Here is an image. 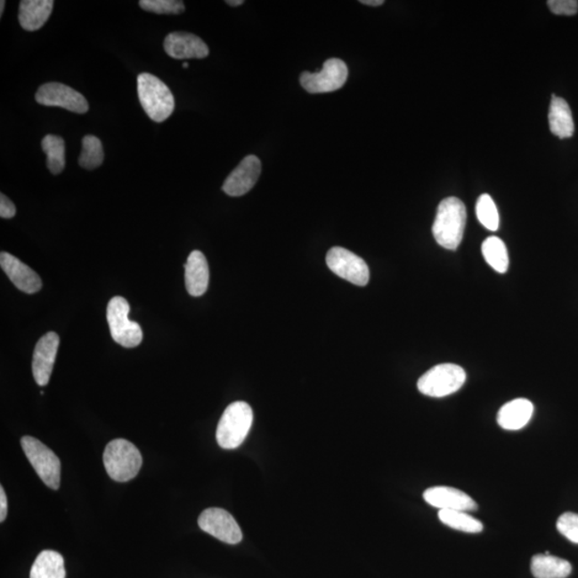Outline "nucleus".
<instances>
[{
    "label": "nucleus",
    "mask_w": 578,
    "mask_h": 578,
    "mask_svg": "<svg viewBox=\"0 0 578 578\" xmlns=\"http://www.w3.org/2000/svg\"><path fill=\"white\" fill-rule=\"evenodd\" d=\"M482 254L487 264L497 273H505L509 267V256L505 242L501 238L492 236L482 245Z\"/></svg>",
    "instance_id": "obj_25"
},
{
    "label": "nucleus",
    "mask_w": 578,
    "mask_h": 578,
    "mask_svg": "<svg viewBox=\"0 0 578 578\" xmlns=\"http://www.w3.org/2000/svg\"><path fill=\"white\" fill-rule=\"evenodd\" d=\"M424 501L432 507L440 510L475 511L478 509L476 502L466 494L454 487L434 486L429 487L423 494Z\"/></svg>",
    "instance_id": "obj_14"
},
{
    "label": "nucleus",
    "mask_w": 578,
    "mask_h": 578,
    "mask_svg": "<svg viewBox=\"0 0 578 578\" xmlns=\"http://www.w3.org/2000/svg\"><path fill=\"white\" fill-rule=\"evenodd\" d=\"M4 4H6V2H4V0H2V2H0V15H3L4 13Z\"/></svg>",
    "instance_id": "obj_35"
},
{
    "label": "nucleus",
    "mask_w": 578,
    "mask_h": 578,
    "mask_svg": "<svg viewBox=\"0 0 578 578\" xmlns=\"http://www.w3.org/2000/svg\"><path fill=\"white\" fill-rule=\"evenodd\" d=\"M140 7L157 14H180L185 9L183 2L180 0H141Z\"/></svg>",
    "instance_id": "obj_28"
},
{
    "label": "nucleus",
    "mask_w": 578,
    "mask_h": 578,
    "mask_svg": "<svg viewBox=\"0 0 578 578\" xmlns=\"http://www.w3.org/2000/svg\"><path fill=\"white\" fill-rule=\"evenodd\" d=\"M164 50L175 60H201L209 55L208 46L199 37L184 31L169 34L164 41Z\"/></svg>",
    "instance_id": "obj_15"
},
{
    "label": "nucleus",
    "mask_w": 578,
    "mask_h": 578,
    "mask_svg": "<svg viewBox=\"0 0 578 578\" xmlns=\"http://www.w3.org/2000/svg\"><path fill=\"white\" fill-rule=\"evenodd\" d=\"M557 529L571 542L578 544V514L566 512L557 521Z\"/></svg>",
    "instance_id": "obj_29"
},
{
    "label": "nucleus",
    "mask_w": 578,
    "mask_h": 578,
    "mask_svg": "<svg viewBox=\"0 0 578 578\" xmlns=\"http://www.w3.org/2000/svg\"><path fill=\"white\" fill-rule=\"evenodd\" d=\"M243 3H245V2H243V0H228V2H226V4H230V6H232V7L241 6V4H243Z\"/></svg>",
    "instance_id": "obj_34"
},
{
    "label": "nucleus",
    "mask_w": 578,
    "mask_h": 578,
    "mask_svg": "<svg viewBox=\"0 0 578 578\" xmlns=\"http://www.w3.org/2000/svg\"><path fill=\"white\" fill-rule=\"evenodd\" d=\"M466 381V372L460 365L438 364L427 370L418 380V389L422 395L444 397L459 391Z\"/></svg>",
    "instance_id": "obj_6"
},
{
    "label": "nucleus",
    "mask_w": 578,
    "mask_h": 578,
    "mask_svg": "<svg viewBox=\"0 0 578 578\" xmlns=\"http://www.w3.org/2000/svg\"><path fill=\"white\" fill-rule=\"evenodd\" d=\"M466 207L459 199L448 198L442 200L433 224L435 240L448 250H456L463 240L466 225Z\"/></svg>",
    "instance_id": "obj_1"
},
{
    "label": "nucleus",
    "mask_w": 578,
    "mask_h": 578,
    "mask_svg": "<svg viewBox=\"0 0 578 578\" xmlns=\"http://www.w3.org/2000/svg\"><path fill=\"white\" fill-rule=\"evenodd\" d=\"M326 262L329 269L338 277L358 286L369 283L370 270L367 263L346 248H332L327 254Z\"/></svg>",
    "instance_id": "obj_9"
},
{
    "label": "nucleus",
    "mask_w": 578,
    "mask_h": 578,
    "mask_svg": "<svg viewBox=\"0 0 578 578\" xmlns=\"http://www.w3.org/2000/svg\"><path fill=\"white\" fill-rule=\"evenodd\" d=\"M8 512V501L6 493H4V487H0V522H4V519L7 517Z\"/></svg>",
    "instance_id": "obj_32"
},
{
    "label": "nucleus",
    "mask_w": 578,
    "mask_h": 578,
    "mask_svg": "<svg viewBox=\"0 0 578 578\" xmlns=\"http://www.w3.org/2000/svg\"><path fill=\"white\" fill-rule=\"evenodd\" d=\"M262 173V163L256 156H248L230 174L223 184V191L232 198L245 195L254 188Z\"/></svg>",
    "instance_id": "obj_12"
},
{
    "label": "nucleus",
    "mask_w": 578,
    "mask_h": 578,
    "mask_svg": "<svg viewBox=\"0 0 578 578\" xmlns=\"http://www.w3.org/2000/svg\"><path fill=\"white\" fill-rule=\"evenodd\" d=\"M137 93H139L142 108L148 118L163 123L175 110L174 95L160 78L151 73H142L137 77Z\"/></svg>",
    "instance_id": "obj_2"
},
{
    "label": "nucleus",
    "mask_w": 578,
    "mask_h": 578,
    "mask_svg": "<svg viewBox=\"0 0 578 578\" xmlns=\"http://www.w3.org/2000/svg\"><path fill=\"white\" fill-rule=\"evenodd\" d=\"M0 266L12 282L26 294L38 293L42 281L33 269L7 252L0 254Z\"/></svg>",
    "instance_id": "obj_16"
},
{
    "label": "nucleus",
    "mask_w": 578,
    "mask_h": 578,
    "mask_svg": "<svg viewBox=\"0 0 578 578\" xmlns=\"http://www.w3.org/2000/svg\"><path fill=\"white\" fill-rule=\"evenodd\" d=\"M476 216L481 224L487 230L495 232L500 227V215L494 200L489 194H482L476 201Z\"/></svg>",
    "instance_id": "obj_27"
},
{
    "label": "nucleus",
    "mask_w": 578,
    "mask_h": 578,
    "mask_svg": "<svg viewBox=\"0 0 578 578\" xmlns=\"http://www.w3.org/2000/svg\"><path fill=\"white\" fill-rule=\"evenodd\" d=\"M36 101L41 105L56 106L77 114L87 113L89 110L87 100L82 94L61 83L42 85L36 94Z\"/></svg>",
    "instance_id": "obj_11"
},
{
    "label": "nucleus",
    "mask_w": 578,
    "mask_h": 578,
    "mask_svg": "<svg viewBox=\"0 0 578 578\" xmlns=\"http://www.w3.org/2000/svg\"><path fill=\"white\" fill-rule=\"evenodd\" d=\"M184 268L188 293L193 297L203 296L209 285V266L204 254L199 251L191 253Z\"/></svg>",
    "instance_id": "obj_17"
},
{
    "label": "nucleus",
    "mask_w": 578,
    "mask_h": 578,
    "mask_svg": "<svg viewBox=\"0 0 578 578\" xmlns=\"http://www.w3.org/2000/svg\"><path fill=\"white\" fill-rule=\"evenodd\" d=\"M60 337L55 332L46 333L37 343L33 358V374L36 383L41 387L49 384L54 368Z\"/></svg>",
    "instance_id": "obj_13"
},
{
    "label": "nucleus",
    "mask_w": 578,
    "mask_h": 578,
    "mask_svg": "<svg viewBox=\"0 0 578 578\" xmlns=\"http://www.w3.org/2000/svg\"><path fill=\"white\" fill-rule=\"evenodd\" d=\"M551 134L559 139H569L574 134L575 126L569 104L562 98L553 94L549 113Z\"/></svg>",
    "instance_id": "obj_20"
},
{
    "label": "nucleus",
    "mask_w": 578,
    "mask_h": 578,
    "mask_svg": "<svg viewBox=\"0 0 578 578\" xmlns=\"http://www.w3.org/2000/svg\"><path fill=\"white\" fill-rule=\"evenodd\" d=\"M183 69H188V68H189V63H188V62H184L183 65Z\"/></svg>",
    "instance_id": "obj_36"
},
{
    "label": "nucleus",
    "mask_w": 578,
    "mask_h": 578,
    "mask_svg": "<svg viewBox=\"0 0 578 578\" xmlns=\"http://www.w3.org/2000/svg\"><path fill=\"white\" fill-rule=\"evenodd\" d=\"M360 3L370 7H379L381 4H384L385 2L384 0H362V2Z\"/></svg>",
    "instance_id": "obj_33"
},
{
    "label": "nucleus",
    "mask_w": 578,
    "mask_h": 578,
    "mask_svg": "<svg viewBox=\"0 0 578 578\" xmlns=\"http://www.w3.org/2000/svg\"><path fill=\"white\" fill-rule=\"evenodd\" d=\"M53 7V0H23L20 4V25L28 31L39 30L51 17Z\"/></svg>",
    "instance_id": "obj_19"
},
{
    "label": "nucleus",
    "mask_w": 578,
    "mask_h": 578,
    "mask_svg": "<svg viewBox=\"0 0 578 578\" xmlns=\"http://www.w3.org/2000/svg\"><path fill=\"white\" fill-rule=\"evenodd\" d=\"M199 526L203 532L227 544L241 542L242 532L230 512L220 508L207 509L199 517Z\"/></svg>",
    "instance_id": "obj_10"
},
{
    "label": "nucleus",
    "mask_w": 578,
    "mask_h": 578,
    "mask_svg": "<svg viewBox=\"0 0 578 578\" xmlns=\"http://www.w3.org/2000/svg\"><path fill=\"white\" fill-rule=\"evenodd\" d=\"M42 150L46 153V166L54 175L61 174L66 166L65 141L61 136L46 135L42 140Z\"/></svg>",
    "instance_id": "obj_23"
},
{
    "label": "nucleus",
    "mask_w": 578,
    "mask_h": 578,
    "mask_svg": "<svg viewBox=\"0 0 578 578\" xmlns=\"http://www.w3.org/2000/svg\"><path fill=\"white\" fill-rule=\"evenodd\" d=\"M103 463L111 479L128 482L140 473L142 458L134 444L126 439H115L106 445Z\"/></svg>",
    "instance_id": "obj_4"
},
{
    "label": "nucleus",
    "mask_w": 578,
    "mask_h": 578,
    "mask_svg": "<svg viewBox=\"0 0 578 578\" xmlns=\"http://www.w3.org/2000/svg\"><path fill=\"white\" fill-rule=\"evenodd\" d=\"M348 77L346 63L338 58H331L323 63L320 72H304L300 83L307 93L325 94L342 88Z\"/></svg>",
    "instance_id": "obj_8"
},
{
    "label": "nucleus",
    "mask_w": 578,
    "mask_h": 578,
    "mask_svg": "<svg viewBox=\"0 0 578 578\" xmlns=\"http://www.w3.org/2000/svg\"><path fill=\"white\" fill-rule=\"evenodd\" d=\"M438 517L445 526L468 533H479L484 530V525L479 519L471 517L465 511L440 510Z\"/></svg>",
    "instance_id": "obj_24"
},
{
    "label": "nucleus",
    "mask_w": 578,
    "mask_h": 578,
    "mask_svg": "<svg viewBox=\"0 0 578 578\" xmlns=\"http://www.w3.org/2000/svg\"><path fill=\"white\" fill-rule=\"evenodd\" d=\"M20 444L45 484L52 490L60 489L61 464L58 456L40 440L31 436H24L20 439Z\"/></svg>",
    "instance_id": "obj_7"
},
{
    "label": "nucleus",
    "mask_w": 578,
    "mask_h": 578,
    "mask_svg": "<svg viewBox=\"0 0 578 578\" xmlns=\"http://www.w3.org/2000/svg\"><path fill=\"white\" fill-rule=\"evenodd\" d=\"M30 578H66L65 560L55 550H44L37 557Z\"/></svg>",
    "instance_id": "obj_22"
},
{
    "label": "nucleus",
    "mask_w": 578,
    "mask_h": 578,
    "mask_svg": "<svg viewBox=\"0 0 578 578\" xmlns=\"http://www.w3.org/2000/svg\"><path fill=\"white\" fill-rule=\"evenodd\" d=\"M15 214H17V208L12 201L6 195H0V216L3 219H12Z\"/></svg>",
    "instance_id": "obj_31"
},
{
    "label": "nucleus",
    "mask_w": 578,
    "mask_h": 578,
    "mask_svg": "<svg viewBox=\"0 0 578 578\" xmlns=\"http://www.w3.org/2000/svg\"><path fill=\"white\" fill-rule=\"evenodd\" d=\"M532 572L535 578H566L571 574L572 566L569 561L546 551L533 557Z\"/></svg>",
    "instance_id": "obj_21"
},
{
    "label": "nucleus",
    "mask_w": 578,
    "mask_h": 578,
    "mask_svg": "<svg viewBox=\"0 0 578 578\" xmlns=\"http://www.w3.org/2000/svg\"><path fill=\"white\" fill-rule=\"evenodd\" d=\"M129 313L128 301L116 296L109 302L106 318L114 341L126 348H134L142 343V330L139 323L129 320Z\"/></svg>",
    "instance_id": "obj_5"
},
{
    "label": "nucleus",
    "mask_w": 578,
    "mask_h": 578,
    "mask_svg": "<svg viewBox=\"0 0 578 578\" xmlns=\"http://www.w3.org/2000/svg\"><path fill=\"white\" fill-rule=\"evenodd\" d=\"M548 4L550 12L557 15L572 17L578 12L577 0H550Z\"/></svg>",
    "instance_id": "obj_30"
},
{
    "label": "nucleus",
    "mask_w": 578,
    "mask_h": 578,
    "mask_svg": "<svg viewBox=\"0 0 578 578\" xmlns=\"http://www.w3.org/2000/svg\"><path fill=\"white\" fill-rule=\"evenodd\" d=\"M104 151L102 142L94 135H86L83 139L81 156L78 158L79 166L85 169L97 168L103 163Z\"/></svg>",
    "instance_id": "obj_26"
},
{
    "label": "nucleus",
    "mask_w": 578,
    "mask_h": 578,
    "mask_svg": "<svg viewBox=\"0 0 578 578\" xmlns=\"http://www.w3.org/2000/svg\"><path fill=\"white\" fill-rule=\"evenodd\" d=\"M253 423V411L246 402H235L228 406L216 428V442L220 447L232 450L245 442Z\"/></svg>",
    "instance_id": "obj_3"
},
{
    "label": "nucleus",
    "mask_w": 578,
    "mask_h": 578,
    "mask_svg": "<svg viewBox=\"0 0 578 578\" xmlns=\"http://www.w3.org/2000/svg\"><path fill=\"white\" fill-rule=\"evenodd\" d=\"M533 413V403L526 399H517L507 403L498 412L497 422L508 431H517L526 427Z\"/></svg>",
    "instance_id": "obj_18"
}]
</instances>
